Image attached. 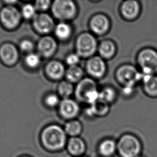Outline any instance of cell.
Listing matches in <instances>:
<instances>
[{"label": "cell", "instance_id": "1", "mask_svg": "<svg viewBox=\"0 0 157 157\" xmlns=\"http://www.w3.org/2000/svg\"><path fill=\"white\" fill-rule=\"evenodd\" d=\"M41 140L46 149L52 151L61 150L67 143V134L59 125H48L43 130Z\"/></svg>", "mask_w": 157, "mask_h": 157}, {"label": "cell", "instance_id": "2", "mask_svg": "<svg viewBox=\"0 0 157 157\" xmlns=\"http://www.w3.org/2000/svg\"><path fill=\"white\" fill-rule=\"evenodd\" d=\"M143 150L142 142L135 134H124L117 142V151L121 157H138L142 154Z\"/></svg>", "mask_w": 157, "mask_h": 157}, {"label": "cell", "instance_id": "3", "mask_svg": "<svg viewBox=\"0 0 157 157\" xmlns=\"http://www.w3.org/2000/svg\"><path fill=\"white\" fill-rule=\"evenodd\" d=\"M136 63L143 75H157V49L152 47H143L136 55Z\"/></svg>", "mask_w": 157, "mask_h": 157}, {"label": "cell", "instance_id": "4", "mask_svg": "<svg viewBox=\"0 0 157 157\" xmlns=\"http://www.w3.org/2000/svg\"><path fill=\"white\" fill-rule=\"evenodd\" d=\"M143 75L137 67L130 64L121 66L116 73L117 81L123 87H136L138 84H140Z\"/></svg>", "mask_w": 157, "mask_h": 157}, {"label": "cell", "instance_id": "5", "mask_svg": "<svg viewBox=\"0 0 157 157\" xmlns=\"http://www.w3.org/2000/svg\"><path fill=\"white\" fill-rule=\"evenodd\" d=\"M21 11L15 6L3 5L0 9V25L4 30L13 31L21 23Z\"/></svg>", "mask_w": 157, "mask_h": 157}, {"label": "cell", "instance_id": "6", "mask_svg": "<svg viewBox=\"0 0 157 157\" xmlns=\"http://www.w3.org/2000/svg\"><path fill=\"white\" fill-rule=\"evenodd\" d=\"M53 15L59 20H69L74 18L76 13V6L70 0H56L52 4Z\"/></svg>", "mask_w": 157, "mask_h": 157}, {"label": "cell", "instance_id": "7", "mask_svg": "<svg viewBox=\"0 0 157 157\" xmlns=\"http://www.w3.org/2000/svg\"><path fill=\"white\" fill-rule=\"evenodd\" d=\"M19 59V49L13 43L6 41L0 45V62L3 66L13 67Z\"/></svg>", "mask_w": 157, "mask_h": 157}, {"label": "cell", "instance_id": "8", "mask_svg": "<svg viewBox=\"0 0 157 157\" xmlns=\"http://www.w3.org/2000/svg\"><path fill=\"white\" fill-rule=\"evenodd\" d=\"M97 44L96 38L89 33L81 34L76 41L77 54L83 57H89L95 53Z\"/></svg>", "mask_w": 157, "mask_h": 157}, {"label": "cell", "instance_id": "9", "mask_svg": "<svg viewBox=\"0 0 157 157\" xmlns=\"http://www.w3.org/2000/svg\"><path fill=\"white\" fill-rule=\"evenodd\" d=\"M120 12L122 17L128 21H134L140 17L142 13V5L135 0L125 1L121 4Z\"/></svg>", "mask_w": 157, "mask_h": 157}, {"label": "cell", "instance_id": "10", "mask_svg": "<svg viewBox=\"0 0 157 157\" xmlns=\"http://www.w3.org/2000/svg\"><path fill=\"white\" fill-rule=\"evenodd\" d=\"M33 25L35 30L41 34H47L54 28L53 19L47 13L37 14L33 18Z\"/></svg>", "mask_w": 157, "mask_h": 157}, {"label": "cell", "instance_id": "11", "mask_svg": "<svg viewBox=\"0 0 157 157\" xmlns=\"http://www.w3.org/2000/svg\"><path fill=\"white\" fill-rule=\"evenodd\" d=\"M140 84L142 91L147 97L157 98V75H143Z\"/></svg>", "mask_w": 157, "mask_h": 157}, {"label": "cell", "instance_id": "12", "mask_svg": "<svg viewBox=\"0 0 157 157\" xmlns=\"http://www.w3.org/2000/svg\"><path fill=\"white\" fill-rule=\"evenodd\" d=\"M86 68L89 74L96 78L101 77L106 70L104 61L101 57L98 56L91 58L87 61Z\"/></svg>", "mask_w": 157, "mask_h": 157}, {"label": "cell", "instance_id": "13", "mask_svg": "<svg viewBox=\"0 0 157 157\" xmlns=\"http://www.w3.org/2000/svg\"><path fill=\"white\" fill-rule=\"evenodd\" d=\"M79 106L74 100L69 99H64L59 105V110L60 114L64 118L71 119L78 114Z\"/></svg>", "mask_w": 157, "mask_h": 157}, {"label": "cell", "instance_id": "14", "mask_svg": "<svg viewBox=\"0 0 157 157\" xmlns=\"http://www.w3.org/2000/svg\"><path fill=\"white\" fill-rule=\"evenodd\" d=\"M97 89L96 83L90 78L83 79L77 86L75 94L77 98L81 101H85L87 94L94 90Z\"/></svg>", "mask_w": 157, "mask_h": 157}, {"label": "cell", "instance_id": "15", "mask_svg": "<svg viewBox=\"0 0 157 157\" xmlns=\"http://www.w3.org/2000/svg\"><path fill=\"white\" fill-rule=\"evenodd\" d=\"M56 49V43L51 36L43 37L39 41L38 49L41 55L45 57H49L53 55Z\"/></svg>", "mask_w": 157, "mask_h": 157}, {"label": "cell", "instance_id": "16", "mask_svg": "<svg viewBox=\"0 0 157 157\" xmlns=\"http://www.w3.org/2000/svg\"><path fill=\"white\" fill-rule=\"evenodd\" d=\"M108 18L102 15H96L93 17L90 23V27L93 32L97 34H104L109 28Z\"/></svg>", "mask_w": 157, "mask_h": 157}, {"label": "cell", "instance_id": "17", "mask_svg": "<svg viewBox=\"0 0 157 157\" xmlns=\"http://www.w3.org/2000/svg\"><path fill=\"white\" fill-rule=\"evenodd\" d=\"M67 149L70 155L79 156L85 152L86 145L85 143L78 137H71L67 143Z\"/></svg>", "mask_w": 157, "mask_h": 157}, {"label": "cell", "instance_id": "18", "mask_svg": "<svg viewBox=\"0 0 157 157\" xmlns=\"http://www.w3.org/2000/svg\"><path fill=\"white\" fill-rule=\"evenodd\" d=\"M47 75L53 79L61 78L64 74L65 69L63 65L59 61H53L47 64L46 68Z\"/></svg>", "mask_w": 157, "mask_h": 157}, {"label": "cell", "instance_id": "19", "mask_svg": "<svg viewBox=\"0 0 157 157\" xmlns=\"http://www.w3.org/2000/svg\"><path fill=\"white\" fill-rule=\"evenodd\" d=\"M117 151V143L112 140H106L100 143L99 152L104 157H110Z\"/></svg>", "mask_w": 157, "mask_h": 157}, {"label": "cell", "instance_id": "20", "mask_svg": "<svg viewBox=\"0 0 157 157\" xmlns=\"http://www.w3.org/2000/svg\"><path fill=\"white\" fill-rule=\"evenodd\" d=\"M108 110V103L99 99L94 104L91 105L90 108L87 109V113L88 114L91 116H101L105 114Z\"/></svg>", "mask_w": 157, "mask_h": 157}, {"label": "cell", "instance_id": "21", "mask_svg": "<svg viewBox=\"0 0 157 157\" xmlns=\"http://www.w3.org/2000/svg\"><path fill=\"white\" fill-rule=\"evenodd\" d=\"M64 131L71 137H78L82 132V125L78 121L71 120L66 123Z\"/></svg>", "mask_w": 157, "mask_h": 157}, {"label": "cell", "instance_id": "22", "mask_svg": "<svg viewBox=\"0 0 157 157\" xmlns=\"http://www.w3.org/2000/svg\"><path fill=\"white\" fill-rule=\"evenodd\" d=\"M83 75V70L77 66L70 67L66 74L67 79L70 83H75L79 81Z\"/></svg>", "mask_w": 157, "mask_h": 157}, {"label": "cell", "instance_id": "23", "mask_svg": "<svg viewBox=\"0 0 157 157\" xmlns=\"http://www.w3.org/2000/svg\"><path fill=\"white\" fill-rule=\"evenodd\" d=\"M71 30L68 24L62 22L57 24L55 29L56 36L61 40H66L69 38Z\"/></svg>", "mask_w": 157, "mask_h": 157}, {"label": "cell", "instance_id": "24", "mask_svg": "<svg viewBox=\"0 0 157 157\" xmlns=\"http://www.w3.org/2000/svg\"><path fill=\"white\" fill-rule=\"evenodd\" d=\"M116 48L115 45L111 41H106L101 44L99 47V53L102 57L109 58L114 55Z\"/></svg>", "mask_w": 157, "mask_h": 157}, {"label": "cell", "instance_id": "25", "mask_svg": "<svg viewBox=\"0 0 157 157\" xmlns=\"http://www.w3.org/2000/svg\"><path fill=\"white\" fill-rule=\"evenodd\" d=\"M74 87L72 84L68 81H63L59 86V94L65 99L72 94Z\"/></svg>", "mask_w": 157, "mask_h": 157}, {"label": "cell", "instance_id": "26", "mask_svg": "<svg viewBox=\"0 0 157 157\" xmlns=\"http://www.w3.org/2000/svg\"><path fill=\"white\" fill-rule=\"evenodd\" d=\"M40 62V56L36 54L29 53L24 59V63L26 66L30 68H36L39 66Z\"/></svg>", "mask_w": 157, "mask_h": 157}, {"label": "cell", "instance_id": "27", "mask_svg": "<svg viewBox=\"0 0 157 157\" xmlns=\"http://www.w3.org/2000/svg\"><path fill=\"white\" fill-rule=\"evenodd\" d=\"M36 8L34 6L29 3L25 4L21 11L22 18L26 19H33L36 15Z\"/></svg>", "mask_w": 157, "mask_h": 157}, {"label": "cell", "instance_id": "28", "mask_svg": "<svg viewBox=\"0 0 157 157\" xmlns=\"http://www.w3.org/2000/svg\"><path fill=\"white\" fill-rule=\"evenodd\" d=\"M115 97V92L114 90L109 87L102 90V91L100 92L99 93V99L107 103L111 102L114 100Z\"/></svg>", "mask_w": 157, "mask_h": 157}, {"label": "cell", "instance_id": "29", "mask_svg": "<svg viewBox=\"0 0 157 157\" xmlns=\"http://www.w3.org/2000/svg\"><path fill=\"white\" fill-rule=\"evenodd\" d=\"M34 48V45L31 41L24 39L19 43V49L24 53H31Z\"/></svg>", "mask_w": 157, "mask_h": 157}, {"label": "cell", "instance_id": "30", "mask_svg": "<svg viewBox=\"0 0 157 157\" xmlns=\"http://www.w3.org/2000/svg\"><path fill=\"white\" fill-rule=\"evenodd\" d=\"M45 102L47 106L50 107H54L57 106L59 103V98L54 94H51L47 96L45 99Z\"/></svg>", "mask_w": 157, "mask_h": 157}, {"label": "cell", "instance_id": "31", "mask_svg": "<svg viewBox=\"0 0 157 157\" xmlns=\"http://www.w3.org/2000/svg\"><path fill=\"white\" fill-rule=\"evenodd\" d=\"M79 62V56L77 54H71L66 59V62L70 67L77 66Z\"/></svg>", "mask_w": 157, "mask_h": 157}, {"label": "cell", "instance_id": "32", "mask_svg": "<svg viewBox=\"0 0 157 157\" xmlns=\"http://www.w3.org/2000/svg\"><path fill=\"white\" fill-rule=\"evenodd\" d=\"M51 5L50 1H38L36 2L34 6L36 8V10H39L40 11H45L49 8Z\"/></svg>", "mask_w": 157, "mask_h": 157}, {"label": "cell", "instance_id": "33", "mask_svg": "<svg viewBox=\"0 0 157 157\" xmlns=\"http://www.w3.org/2000/svg\"><path fill=\"white\" fill-rule=\"evenodd\" d=\"M136 90V87H130V86H124L123 87L122 92L124 95L125 96H129L133 95Z\"/></svg>", "mask_w": 157, "mask_h": 157}, {"label": "cell", "instance_id": "34", "mask_svg": "<svg viewBox=\"0 0 157 157\" xmlns=\"http://www.w3.org/2000/svg\"><path fill=\"white\" fill-rule=\"evenodd\" d=\"M138 157H147V156H145V155H143V154H142L141 155H139Z\"/></svg>", "mask_w": 157, "mask_h": 157}, {"label": "cell", "instance_id": "35", "mask_svg": "<svg viewBox=\"0 0 157 157\" xmlns=\"http://www.w3.org/2000/svg\"><path fill=\"white\" fill-rule=\"evenodd\" d=\"M28 157V156H26V155H23V156H21V157Z\"/></svg>", "mask_w": 157, "mask_h": 157}]
</instances>
